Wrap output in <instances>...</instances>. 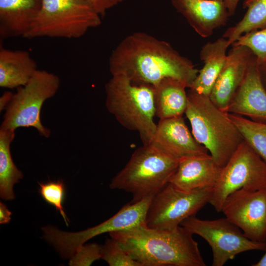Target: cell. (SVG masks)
Instances as JSON below:
<instances>
[{"instance_id":"cell-1","label":"cell","mask_w":266,"mask_h":266,"mask_svg":"<svg viewBox=\"0 0 266 266\" xmlns=\"http://www.w3.org/2000/svg\"><path fill=\"white\" fill-rule=\"evenodd\" d=\"M112 75H125L136 84L154 86L171 78L189 88L199 70L168 43L147 33L137 32L124 38L109 59Z\"/></svg>"},{"instance_id":"cell-2","label":"cell","mask_w":266,"mask_h":266,"mask_svg":"<svg viewBox=\"0 0 266 266\" xmlns=\"http://www.w3.org/2000/svg\"><path fill=\"white\" fill-rule=\"evenodd\" d=\"M141 266H205L193 234L180 226L172 230L145 225L109 233Z\"/></svg>"},{"instance_id":"cell-3","label":"cell","mask_w":266,"mask_h":266,"mask_svg":"<svg viewBox=\"0 0 266 266\" xmlns=\"http://www.w3.org/2000/svg\"><path fill=\"white\" fill-rule=\"evenodd\" d=\"M187 93L185 114L190 123L192 133L222 168L243 139L228 113L216 106L209 96L190 89Z\"/></svg>"},{"instance_id":"cell-4","label":"cell","mask_w":266,"mask_h":266,"mask_svg":"<svg viewBox=\"0 0 266 266\" xmlns=\"http://www.w3.org/2000/svg\"><path fill=\"white\" fill-rule=\"evenodd\" d=\"M107 110L124 128L137 132L143 144L151 143L156 131L154 89L136 84L122 74L112 75L105 85Z\"/></svg>"},{"instance_id":"cell-5","label":"cell","mask_w":266,"mask_h":266,"mask_svg":"<svg viewBox=\"0 0 266 266\" xmlns=\"http://www.w3.org/2000/svg\"><path fill=\"white\" fill-rule=\"evenodd\" d=\"M179 162L153 142L143 144L112 179L110 188L131 193L132 202L153 197L169 183Z\"/></svg>"},{"instance_id":"cell-6","label":"cell","mask_w":266,"mask_h":266,"mask_svg":"<svg viewBox=\"0 0 266 266\" xmlns=\"http://www.w3.org/2000/svg\"><path fill=\"white\" fill-rule=\"evenodd\" d=\"M100 16L89 0H41L40 9L26 38H77L101 24Z\"/></svg>"},{"instance_id":"cell-7","label":"cell","mask_w":266,"mask_h":266,"mask_svg":"<svg viewBox=\"0 0 266 266\" xmlns=\"http://www.w3.org/2000/svg\"><path fill=\"white\" fill-rule=\"evenodd\" d=\"M60 86L54 73L37 70L30 81L19 87L7 104L0 129L15 130L34 128L42 136L48 137L50 131L42 124L40 113L44 102L53 97Z\"/></svg>"},{"instance_id":"cell-8","label":"cell","mask_w":266,"mask_h":266,"mask_svg":"<svg viewBox=\"0 0 266 266\" xmlns=\"http://www.w3.org/2000/svg\"><path fill=\"white\" fill-rule=\"evenodd\" d=\"M266 187V163L243 140L221 169L209 200L221 212L225 200L241 188L257 190Z\"/></svg>"},{"instance_id":"cell-9","label":"cell","mask_w":266,"mask_h":266,"mask_svg":"<svg viewBox=\"0 0 266 266\" xmlns=\"http://www.w3.org/2000/svg\"><path fill=\"white\" fill-rule=\"evenodd\" d=\"M152 198L149 197L135 202L131 201L108 220L79 232H65L50 226L43 227L44 238L57 249L62 258H71L85 242L95 236L145 225L147 211Z\"/></svg>"},{"instance_id":"cell-10","label":"cell","mask_w":266,"mask_h":266,"mask_svg":"<svg viewBox=\"0 0 266 266\" xmlns=\"http://www.w3.org/2000/svg\"><path fill=\"white\" fill-rule=\"evenodd\" d=\"M212 188L186 191L168 183L153 196L145 226L151 229L172 230L189 217L194 216L209 202Z\"/></svg>"},{"instance_id":"cell-11","label":"cell","mask_w":266,"mask_h":266,"mask_svg":"<svg viewBox=\"0 0 266 266\" xmlns=\"http://www.w3.org/2000/svg\"><path fill=\"white\" fill-rule=\"evenodd\" d=\"M180 226L208 242L212 252V266H223L242 252L266 250V242L249 239L240 229L226 217L202 220L194 215L185 219Z\"/></svg>"},{"instance_id":"cell-12","label":"cell","mask_w":266,"mask_h":266,"mask_svg":"<svg viewBox=\"0 0 266 266\" xmlns=\"http://www.w3.org/2000/svg\"><path fill=\"white\" fill-rule=\"evenodd\" d=\"M249 239L266 242V187L249 190L244 188L229 195L222 211Z\"/></svg>"},{"instance_id":"cell-13","label":"cell","mask_w":266,"mask_h":266,"mask_svg":"<svg viewBox=\"0 0 266 266\" xmlns=\"http://www.w3.org/2000/svg\"><path fill=\"white\" fill-rule=\"evenodd\" d=\"M232 46L209 95L212 102L226 112L243 82L253 54L246 46Z\"/></svg>"},{"instance_id":"cell-14","label":"cell","mask_w":266,"mask_h":266,"mask_svg":"<svg viewBox=\"0 0 266 266\" xmlns=\"http://www.w3.org/2000/svg\"><path fill=\"white\" fill-rule=\"evenodd\" d=\"M152 142L179 160L208 154L206 148L195 138L183 116L160 120Z\"/></svg>"},{"instance_id":"cell-15","label":"cell","mask_w":266,"mask_h":266,"mask_svg":"<svg viewBox=\"0 0 266 266\" xmlns=\"http://www.w3.org/2000/svg\"><path fill=\"white\" fill-rule=\"evenodd\" d=\"M227 112L266 123V91L262 83L256 58L253 54L243 82Z\"/></svg>"},{"instance_id":"cell-16","label":"cell","mask_w":266,"mask_h":266,"mask_svg":"<svg viewBox=\"0 0 266 266\" xmlns=\"http://www.w3.org/2000/svg\"><path fill=\"white\" fill-rule=\"evenodd\" d=\"M172 6L200 36H211L231 16L222 0H171Z\"/></svg>"},{"instance_id":"cell-17","label":"cell","mask_w":266,"mask_h":266,"mask_svg":"<svg viewBox=\"0 0 266 266\" xmlns=\"http://www.w3.org/2000/svg\"><path fill=\"white\" fill-rule=\"evenodd\" d=\"M221 169L209 154L183 158L169 183L186 191L213 188Z\"/></svg>"},{"instance_id":"cell-18","label":"cell","mask_w":266,"mask_h":266,"mask_svg":"<svg viewBox=\"0 0 266 266\" xmlns=\"http://www.w3.org/2000/svg\"><path fill=\"white\" fill-rule=\"evenodd\" d=\"M41 5V0H0L1 38L23 37L37 16Z\"/></svg>"},{"instance_id":"cell-19","label":"cell","mask_w":266,"mask_h":266,"mask_svg":"<svg viewBox=\"0 0 266 266\" xmlns=\"http://www.w3.org/2000/svg\"><path fill=\"white\" fill-rule=\"evenodd\" d=\"M230 45L227 39L222 36L202 46L200 57L203 66L189 89L209 96L215 81L225 63L227 56L226 51Z\"/></svg>"},{"instance_id":"cell-20","label":"cell","mask_w":266,"mask_h":266,"mask_svg":"<svg viewBox=\"0 0 266 266\" xmlns=\"http://www.w3.org/2000/svg\"><path fill=\"white\" fill-rule=\"evenodd\" d=\"M37 70L35 61L28 52L0 48V87L12 89L23 86Z\"/></svg>"},{"instance_id":"cell-21","label":"cell","mask_w":266,"mask_h":266,"mask_svg":"<svg viewBox=\"0 0 266 266\" xmlns=\"http://www.w3.org/2000/svg\"><path fill=\"white\" fill-rule=\"evenodd\" d=\"M153 87L155 116L159 120L183 116L188 100L184 83L166 78Z\"/></svg>"},{"instance_id":"cell-22","label":"cell","mask_w":266,"mask_h":266,"mask_svg":"<svg viewBox=\"0 0 266 266\" xmlns=\"http://www.w3.org/2000/svg\"><path fill=\"white\" fill-rule=\"evenodd\" d=\"M15 137V130L0 129V197L11 200L15 198L13 187L23 177L14 164L10 144Z\"/></svg>"},{"instance_id":"cell-23","label":"cell","mask_w":266,"mask_h":266,"mask_svg":"<svg viewBox=\"0 0 266 266\" xmlns=\"http://www.w3.org/2000/svg\"><path fill=\"white\" fill-rule=\"evenodd\" d=\"M243 8L247 10L242 18L223 35L230 45L245 33L266 27V0H244Z\"/></svg>"},{"instance_id":"cell-24","label":"cell","mask_w":266,"mask_h":266,"mask_svg":"<svg viewBox=\"0 0 266 266\" xmlns=\"http://www.w3.org/2000/svg\"><path fill=\"white\" fill-rule=\"evenodd\" d=\"M228 115L243 140L266 163V123L254 121L234 114Z\"/></svg>"},{"instance_id":"cell-25","label":"cell","mask_w":266,"mask_h":266,"mask_svg":"<svg viewBox=\"0 0 266 266\" xmlns=\"http://www.w3.org/2000/svg\"><path fill=\"white\" fill-rule=\"evenodd\" d=\"M232 45L247 47L256 57L259 69L266 67V27L241 35Z\"/></svg>"},{"instance_id":"cell-26","label":"cell","mask_w":266,"mask_h":266,"mask_svg":"<svg viewBox=\"0 0 266 266\" xmlns=\"http://www.w3.org/2000/svg\"><path fill=\"white\" fill-rule=\"evenodd\" d=\"M38 193L48 204L53 206L63 218L66 225L68 226L67 218L63 206L65 198L66 187L63 180L48 181L39 183Z\"/></svg>"},{"instance_id":"cell-27","label":"cell","mask_w":266,"mask_h":266,"mask_svg":"<svg viewBox=\"0 0 266 266\" xmlns=\"http://www.w3.org/2000/svg\"><path fill=\"white\" fill-rule=\"evenodd\" d=\"M111 238L101 246V259L110 266H141L127 253L117 240Z\"/></svg>"},{"instance_id":"cell-28","label":"cell","mask_w":266,"mask_h":266,"mask_svg":"<svg viewBox=\"0 0 266 266\" xmlns=\"http://www.w3.org/2000/svg\"><path fill=\"white\" fill-rule=\"evenodd\" d=\"M101 246L96 243L82 245L72 257L70 266H90L101 258Z\"/></svg>"},{"instance_id":"cell-29","label":"cell","mask_w":266,"mask_h":266,"mask_svg":"<svg viewBox=\"0 0 266 266\" xmlns=\"http://www.w3.org/2000/svg\"><path fill=\"white\" fill-rule=\"evenodd\" d=\"M100 16H103L106 11L121 3L123 0H89Z\"/></svg>"},{"instance_id":"cell-30","label":"cell","mask_w":266,"mask_h":266,"mask_svg":"<svg viewBox=\"0 0 266 266\" xmlns=\"http://www.w3.org/2000/svg\"><path fill=\"white\" fill-rule=\"evenodd\" d=\"M12 212L7 208L3 203L0 202V224H5L9 223Z\"/></svg>"},{"instance_id":"cell-31","label":"cell","mask_w":266,"mask_h":266,"mask_svg":"<svg viewBox=\"0 0 266 266\" xmlns=\"http://www.w3.org/2000/svg\"><path fill=\"white\" fill-rule=\"evenodd\" d=\"M231 16L234 14L239 0H222Z\"/></svg>"},{"instance_id":"cell-32","label":"cell","mask_w":266,"mask_h":266,"mask_svg":"<svg viewBox=\"0 0 266 266\" xmlns=\"http://www.w3.org/2000/svg\"><path fill=\"white\" fill-rule=\"evenodd\" d=\"M262 83L266 91V67L259 69Z\"/></svg>"},{"instance_id":"cell-33","label":"cell","mask_w":266,"mask_h":266,"mask_svg":"<svg viewBox=\"0 0 266 266\" xmlns=\"http://www.w3.org/2000/svg\"><path fill=\"white\" fill-rule=\"evenodd\" d=\"M266 252L262 258L256 263L253 264V266H266Z\"/></svg>"}]
</instances>
